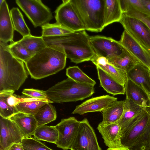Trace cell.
Segmentation results:
<instances>
[{"mask_svg":"<svg viewBox=\"0 0 150 150\" xmlns=\"http://www.w3.org/2000/svg\"><path fill=\"white\" fill-rule=\"evenodd\" d=\"M85 30L57 36L43 37L47 46L64 53L76 64L91 61L95 54Z\"/></svg>","mask_w":150,"mask_h":150,"instance_id":"1","label":"cell"},{"mask_svg":"<svg viewBox=\"0 0 150 150\" xmlns=\"http://www.w3.org/2000/svg\"><path fill=\"white\" fill-rule=\"evenodd\" d=\"M8 45L0 42V91L18 90L28 77L24 63L13 55Z\"/></svg>","mask_w":150,"mask_h":150,"instance_id":"2","label":"cell"},{"mask_svg":"<svg viewBox=\"0 0 150 150\" xmlns=\"http://www.w3.org/2000/svg\"><path fill=\"white\" fill-rule=\"evenodd\" d=\"M67 58L62 52L47 46L25 64L31 78L38 80L63 69L66 66Z\"/></svg>","mask_w":150,"mask_h":150,"instance_id":"3","label":"cell"},{"mask_svg":"<svg viewBox=\"0 0 150 150\" xmlns=\"http://www.w3.org/2000/svg\"><path fill=\"white\" fill-rule=\"evenodd\" d=\"M121 143L129 149L140 145H150V107L136 116L122 128Z\"/></svg>","mask_w":150,"mask_h":150,"instance_id":"4","label":"cell"},{"mask_svg":"<svg viewBox=\"0 0 150 150\" xmlns=\"http://www.w3.org/2000/svg\"><path fill=\"white\" fill-rule=\"evenodd\" d=\"M94 86L77 82L68 77L45 91L48 98L54 102H75L91 96L94 93Z\"/></svg>","mask_w":150,"mask_h":150,"instance_id":"5","label":"cell"},{"mask_svg":"<svg viewBox=\"0 0 150 150\" xmlns=\"http://www.w3.org/2000/svg\"><path fill=\"white\" fill-rule=\"evenodd\" d=\"M86 30L98 32L104 27L105 0H70Z\"/></svg>","mask_w":150,"mask_h":150,"instance_id":"6","label":"cell"},{"mask_svg":"<svg viewBox=\"0 0 150 150\" xmlns=\"http://www.w3.org/2000/svg\"><path fill=\"white\" fill-rule=\"evenodd\" d=\"M16 3L36 28L49 23L53 18L50 8L41 0H16Z\"/></svg>","mask_w":150,"mask_h":150,"instance_id":"7","label":"cell"},{"mask_svg":"<svg viewBox=\"0 0 150 150\" xmlns=\"http://www.w3.org/2000/svg\"><path fill=\"white\" fill-rule=\"evenodd\" d=\"M62 2L55 11L56 23L73 32L86 30L70 0Z\"/></svg>","mask_w":150,"mask_h":150,"instance_id":"8","label":"cell"},{"mask_svg":"<svg viewBox=\"0 0 150 150\" xmlns=\"http://www.w3.org/2000/svg\"><path fill=\"white\" fill-rule=\"evenodd\" d=\"M126 30L150 54V29L141 21L123 13L119 21Z\"/></svg>","mask_w":150,"mask_h":150,"instance_id":"9","label":"cell"},{"mask_svg":"<svg viewBox=\"0 0 150 150\" xmlns=\"http://www.w3.org/2000/svg\"><path fill=\"white\" fill-rule=\"evenodd\" d=\"M71 150H102L94 131L86 118L80 121L77 134Z\"/></svg>","mask_w":150,"mask_h":150,"instance_id":"10","label":"cell"},{"mask_svg":"<svg viewBox=\"0 0 150 150\" xmlns=\"http://www.w3.org/2000/svg\"><path fill=\"white\" fill-rule=\"evenodd\" d=\"M80 121L74 117L62 119L55 126L58 133L56 143L57 147L63 150L70 149L76 136Z\"/></svg>","mask_w":150,"mask_h":150,"instance_id":"11","label":"cell"},{"mask_svg":"<svg viewBox=\"0 0 150 150\" xmlns=\"http://www.w3.org/2000/svg\"><path fill=\"white\" fill-rule=\"evenodd\" d=\"M90 42L96 55L107 59L120 55L124 49L118 41L110 37L100 35L90 36Z\"/></svg>","mask_w":150,"mask_h":150,"instance_id":"12","label":"cell"},{"mask_svg":"<svg viewBox=\"0 0 150 150\" xmlns=\"http://www.w3.org/2000/svg\"><path fill=\"white\" fill-rule=\"evenodd\" d=\"M0 149L8 150L13 144L21 143L23 138L16 125L9 118L0 116Z\"/></svg>","mask_w":150,"mask_h":150,"instance_id":"13","label":"cell"},{"mask_svg":"<svg viewBox=\"0 0 150 150\" xmlns=\"http://www.w3.org/2000/svg\"><path fill=\"white\" fill-rule=\"evenodd\" d=\"M119 43L150 70V54L126 30L121 35Z\"/></svg>","mask_w":150,"mask_h":150,"instance_id":"14","label":"cell"},{"mask_svg":"<svg viewBox=\"0 0 150 150\" xmlns=\"http://www.w3.org/2000/svg\"><path fill=\"white\" fill-rule=\"evenodd\" d=\"M117 100V98L109 95L93 97L77 106L72 114L82 115L89 112L102 111Z\"/></svg>","mask_w":150,"mask_h":150,"instance_id":"15","label":"cell"},{"mask_svg":"<svg viewBox=\"0 0 150 150\" xmlns=\"http://www.w3.org/2000/svg\"><path fill=\"white\" fill-rule=\"evenodd\" d=\"M14 30L8 4L4 0L0 6V42L7 44L13 41Z\"/></svg>","mask_w":150,"mask_h":150,"instance_id":"16","label":"cell"},{"mask_svg":"<svg viewBox=\"0 0 150 150\" xmlns=\"http://www.w3.org/2000/svg\"><path fill=\"white\" fill-rule=\"evenodd\" d=\"M97 129L101 134L104 143L109 148L125 147L121 143V129L117 124L103 125L100 123Z\"/></svg>","mask_w":150,"mask_h":150,"instance_id":"17","label":"cell"},{"mask_svg":"<svg viewBox=\"0 0 150 150\" xmlns=\"http://www.w3.org/2000/svg\"><path fill=\"white\" fill-rule=\"evenodd\" d=\"M16 125L23 138L32 137L38 127L34 116L18 112L9 118Z\"/></svg>","mask_w":150,"mask_h":150,"instance_id":"18","label":"cell"},{"mask_svg":"<svg viewBox=\"0 0 150 150\" xmlns=\"http://www.w3.org/2000/svg\"><path fill=\"white\" fill-rule=\"evenodd\" d=\"M127 76L128 79L150 94L149 70L146 67L139 63L127 73Z\"/></svg>","mask_w":150,"mask_h":150,"instance_id":"19","label":"cell"},{"mask_svg":"<svg viewBox=\"0 0 150 150\" xmlns=\"http://www.w3.org/2000/svg\"><path fill=\"white\" fill-rule=\"evenodd\" d=\"M126 99L144 107L149 106V99L145 91L131 80L128 79L125 86Z\"/></svg>","mask_w":150,"mask_h":150,"instance_id":"20","label":"cell"},{"mask_svg":"<svg viewBox=\"0 0 150 150\" xmlns=\"http://www.w3.org/2000/svg\"><path fill=\"white\" fill-rule=\"evenodd\" d=\"M100 85L108 93L114 95L125 94V86L98 66H96Z\"/></svg>","mask_w":150,"mask_h":150,"instance_id":"21","label":"cell"},{"mask_svg":"<svg viewBox=\"0 0 150 150\" xmlns=\"http://www.w3.org/2000/svg\"><path fill=\"white\" fill-rule=\"evenodd\" d=\"M124 100H115L111 103L102 111V125L115 123L121 118L123 112Z\"/></svg>","mask_w":150,"mask_h":150,"instance_id":"22","label":"cell"},{"mask_svg":"<svg viewBox=\"0 0 150 150\" xmlns=\"http://www.w3.org/2000/svg\"><path fill=\"white\" fill-rule=\"evenodd\" d=\"M120 0H105L104 27L119 22L123 15Z\"/></svg>","mask_w":150,"mask_h":150,"instance_id":"23","label":"cell"},{"mask_svg":"<svg viewBox=\"0 0 150 150\" xmlns=\"http://www.w3.org/2000/svg\"><path fill=\"white\" fill-rule=\"evenodd\" d=\"M108 59L110 64L124 70L127 73L137 65L140 63L124 48L123 52L120 55Z\"/></svg>","mask_w":150,"mask_h":150,"instance_id":"24","label":"cell"},{"mask_svg":"<svg viewBox=\"0 0 150 150\" xmlns=\"http://www.w3.org/2000/svg\"><path fill=\"white\" fill-rule=\"evenodd\" d=\"M124 101L123 114L120 120L115 123L119 125L121 129L129 121L148 107L139 106L132 100L126 98Z\"/></svg>","mask_w":150,"mask_h":150,"instance_id":"25","label":"cell"},{"mask_svg":"<svg viewBox=\"0 0 150 150\" xmlns=\"http://www.w3.org/2000/svg\"><path fill=\"white\" fill-rule=\"evenodd\" d=\"M54 102L49 99L35 98L31 100L20 103L15 107L17 112L34 116L45 105Z\"/></svg>","mask_w":150,"mask_h":150,"instance_id":"26","label":"cell"},{"mask_svg":"<svg viewBox=\"0 0 150 150\" xmlns=\"http://www.w3.org/2000/svg\"><path fill=\"white\" fill-rule=\"evenodd\" d=\"M33 56L47 46L43 37L31 35L23 37L18 41Z\"/></svg>","mask_w":150,"mask_h":150,"instance_id":"27","label":"cell"},{"mask_svg":"<svg viewBox=\"0 0 150 150\" xmlns=\"http://www.w3.org/2000/svg\"><path fill=\"white\" fill-rule=\"evenodd\" d=\"M51 103H47L34 116L37 122L38 127L45 125L56 119V109Z\"/></svg>","mask_w":150,"mask_h":150,"instance_id":"28","label":"cell"},{"mask_svg":"<svg viewBox=\"0 0 150 150\" xmlns=\"http://www.w3.org/2000/svg\"><path fill=\"white\" fill-rule=\"evenodd\" d=\"M33 136L39 140L56 144L58 139V133L55 126L44 125L38 126Z\"/></svg>","mask_w":150,"mask_h":150,"instance_id":"29","label":"cell"},{"mask_svg":"<svg viewBox=\"0 0 150 150\" xmlns=\"http://www.w3.org/2000/svg\"><path fill=\"white\" fill-rule=\"evenodd\" d=\"M10 13L14 30L23 37L31 35L30 30L19 9L17 7H13L10 10Z\"/></svg>","mask_w":150,"mask_h":150,"instance_id":"30","label":"cell"},{"mask_svg":"<svg viewBox=\"0 0 150 150\" xmlns=\"http://www.w3.org/2000/svg\"><path fill=\"white\" fill-rule=\"evenodd\" d=\"M66 75L75 81L94 86L95 81L84 73L78 66L70 67L66 69Z\"/></svg>","mask_w":150,"mask_h":150,"instance_id":"31","label":"cell"},{"mask_svg":"<svg viewBox=\"0 0 150 150\" xmlns=\"http://www.w3.org/2000/svg\"><path fill=\"white\" fill-rule=\"evenodd\" d=\"M120 3L123 14L141 21L150 29V16L143 13L129 4L126 0H121Z\"/></svg>","mask_w":150,"mask_h":150,"instance_id":"32","label":"cell"},{"mask_svg":"<svg viewBox=\"0 0 150 150\" xmlns=\"http://www.w3.org/2000/svg\"><path fill=\"white\" fill-rule=\"evenodd\" d=\"M122 86H125L128 79L127 73L109 63L104 66L97 65Z\"/></svg>","mask_w":150,"mask_h":150,"instance_id":"33","label":"cell"},{"mask_svg":"<svg viewBox=\"0 0 150 150\" xmlns=\"http://www.w3.org/2000/svg\"><path fill=\"white\" fill-rule=\"evenodd\" d=\"M41 28L43 37L59 36L73 32L56 23H48Z\"/></svg>","mask_w":150,"mask_h":150,"instance_id":"34","label":"cell"},{"mask_svg":"<svg viewBox=\"0 0 150 150\" xmlns=\"http://www.w3.org/2000/svg\"><path fill=\"white\" fill-rule=\"evenodd\" d=\"M8 48L13 55L24 63L33 56L19 41H13L8 45Z\"/></svg>","mask_w":150,"mask_h":150,"instance_id":"35","label":"cell"},{"mask_svg":"<svg viewBox=\"0 0 150 150\" xmlns=\"http://www.w3.org/2000/svg\"><path fill=\"white\" fill-rule=\"evenodd\" d=\"M13 91H0V116L6 118H9L15 113L18 112L15 107L9 106L7 103V96Z\"/></svg>","mask_w":150,"mask_h":150,"instance_id":"36","label":"cell"},{"mask_svg":"<svg viewBox=\"0 0 150 150\" xmlns=\"http://www.w3.org/2000/svg\"><path fill=\"white\" fill-rule=\"evenodd\" d=\"M21 143L24 150H53L34 137L23 138Z\"/></svg>","mask_w":150,"mask_h":150,"instance_id":"37","label":"cell"},{"mask_svg":"<svg viewBox=\"0 0 150 150\" xmlns=\"http://www.w3.org/2000/svg\"><path fill=\"white\" fill-rule=\"evenodd\" d=\"M22 93L32 98L39 99H49L45 91L33 88L23 89Z\"/></svg>","mask_w":150,"mask_h":150,"instance_id":"38","label":"cell"},{"mask_svg":"<svg viewBox=\"0 0 150 150\" xmlns=\"http://www.w3.org/2000/svg\"><path fill=\"white\" fill-rule=\"evenodd\" d=\"M126 2L139 12L150 16V13L143 4L141 0H126Z\"/></svg>","mask_w":150,"mask_h":150,"instance_id":"39","label":"cell"},{"mask_svg":"<svg viewBox=\"0 0 150 150\" xmlns=\"http://www.w3.org/2000/svg\"><path fill=\"white\" fill-rule=\"evenodd\" d=\"M91 61L96 66L99 65L104 66L109 63L107 58L96 54Z\"/></svg>","mask_w":150,"mask_h":150,"instance_id":"40","label":"cell"},{"mask_svg":"<svg viewBox=\"0 0 150 150\" xmlns=\"http://www.w3.org/2000/svg\"><path fill=\"white\" fill-rule=\"evenodd\" d=\"M129 150H150V145H140L129 149Z\"/></svg>","mask_w":150,"mask_h":150,"instance_id":"41","label":"cell"},{"mask_svg":"<svg viewBox=\"0 0 150 150\" xmlns=\"http://www.w3.org/2000/svg\"><path fill=\"white\" fill-rule=\"evenodd\" d=\"M8 150H24L21 143H15L11 145Z\"/></svg>","mask_w":150,"mask_h":150,"instance_id":"42","label":"cell"},{"mask_svg":"<svg viewBox=\"0 0 150 150\" xmlns=\"http://www.w3.org/2000/svg\"><path fill=\"white\" fill-rule=\"evenodd\" d=\"M141 0L143 5L150 13V0Z\"/></svg>","mask_w":150,"mask_h":150,"instance_id":"43","label":"cell"},{"mask_svg":"<svg viewBox=\"0 0 150 150\" xmlns=\"http://www.w3.org/2000/svg\"><path fill=\"white\" fill-rule=\"evenodd\" d=\"M107 150H129L125 147L108 148Z\"/></svg>","mask_w":150,"mask_h":150,"instance_id":"44","label":"cell"},{"mask_svg":"<svg viewBox=\"0 0 150 150\" xmlns=\"http://www.w3.org/2000/svg\"><path fill=\"white\" fill-rule=\"evenodd\" d=\"M148 95L149 98V106L150 105V94H148Z\"/></svg>","mask_w":150,"mask_h":150,"instance_id":"45","label":"cell"},{"mask_svg":"<svg viewBox=\"0 0 150 150\" xmlns=\"http://www.w3.org/2000/svg\"><path fill=\"white\" fill-rule=\"evenodd\" d=\"M4 0H0V6L2 4Z\"/></svg>","mask_w":150,"mask_h":150,"instance_id":"46","label":"cell"},{"mask_svg":"<svg viewBox=\"0 0 150 150\" xmlns=\"http://www.w3.org/2000/svg\"><path fill=\"white\" fill-rule=\"evenodd\" d=\"M149 74H150V70H149Z\"/></svg>","mask_w":150,"mask_h":150,"instance_id":"47","label":"cell"},{"mask_svg":"<svg viewBox=\"0 0 150 150\" xmlns=\"http://www.w3.org/2000/svg\"><path fill=\"white\" fill-rule=\"evenodd\" d=\"M149 106L150 107V105H149Z\"/></svg>","mask_w":150,"mask_h":150,"instance_id":"48","label":"cell"}]
</instances>
